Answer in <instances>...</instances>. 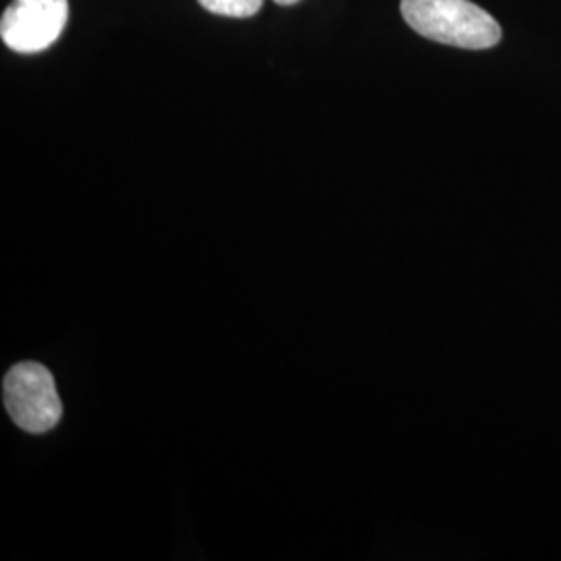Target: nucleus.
<instances>
[{
	"mask_svg": "<svg viewBox=\"0 0 561 561\" xmlns=\"http://www.w3.org/2000/svg\"><path fill=\"white\" fill-rule=\"evenodd\" d=\"M405 23L424 38L468 50L491 48L502 27L470 0H401Z\"/></svg>",
	"mask_w": 561,
	"mask_h": 561,
	"instance_id": "obj_1",
	"label": "nucleus"
},
{
	"mask_svg": "<svg viewBox=\"0 0 561 561\" xmlns=\"http://www.w3.org/2000/svg\"><path fill=\"white\" fill-rule=\"evenodd\" d=\"M4 408L25 433L53 431L62 416V403L50 370L38 362L13 366L2 382Z\"/></svg>",
	"mask_w": 561,
	"mask_h": 561,
	"instance_id": "obj_2",
	"label": "nucleus"
},
{
	"mask_svg": "<svg viewBox=\"0 0 561 561\" xmlns=\"http://www.w3.org/2000/svg\"><path fill=\"white\" fill-rule=\"evenodd\" d=\"M67 18V0H13L2 13L0 38L21 55L42 53L59 41Z\"/></svg>",
	"mask_w": 561,
	"mask_h": 561,
	"instance_id": "obj_3",
	"label": "nucleus"
},
{
	"mask_svg": "<svg viewBox=\"0 0 561 561\" xmlns=\"http://www.w3.org/2000/svg\"><path fill=\"white\" fill-rule=\"evenodd\" d=\"M198 2L215 15L245 20L261 11L264 0H198Z\"/></svg>",
	"mask_w": 561,
	"mask_h": 561,
	"instance_id": "obj_4",
	"label": "nucleus"
},
{
	"mask_svg": "<svg viewBox=\"0 0 561 561\" xmlns=\"http://www.w3.org/2000/svg\"><path fill=\"white\" fill-rule=\"evenodd\" d=\"M277 4L280 7H289V4H296V2H300V0H275Z\"/></svg>",
	"mask_w": 561,
	"mask_h": 561,
	"instance_id": "obj_5",
	"label": "nucleus"
}]
</instances>
